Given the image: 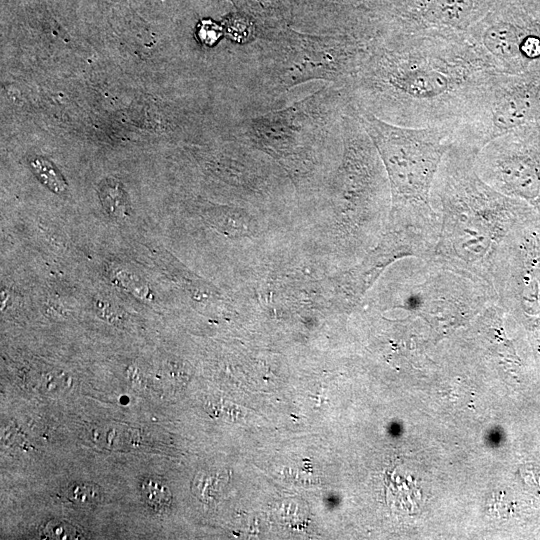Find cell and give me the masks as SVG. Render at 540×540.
Masks as SVG:
<instances>
[{"mask_svg": "<svg viewBox=\"0 0 540 540\" xmlns=\"http://www.w3.org/2000/svg\"><path fill=\"white\" fill-rule=\"evenodd\" d=\"M99 198L106 212L114 218H124L128 212L125 191L115 179H105L99 185Z\"/></svg>", "mask_w": 540, "mask_h": 540, "instance_id": "cell-8", "label": "cell"}, {"mask_svg": "<svg viewBox=\"0 0 540 540\" xmlns=\"http://www.w3.org/2000/svg\"><path fill=\"white\" fill-rule=\"evenodd\" d=\"M67 495L73 503L83 507H92L102 500L100 487L90 482L72 484Z\"/></svg>", "mask_w": 540, "mask_h": 540, "instance_id": "cell-12", "label": "cell"}, {"mask_svg": "<svg viewBox=\"0 0 540 540\" xmlns=\"http://www.w3.org/2000/svg\"><path fill=\"white\" fill-rule=\"evenodd\" d=\"M226 33L228 37L238 43L247 42L254 35L252 24L241 17H234L226 23Z\"/></svg>", "mask_w": 540, "mask_h": 540, "instance_id": "cell-14", "label": "cell"}, {"mask_svg": "<svg viewBox=\"0 0 540 540\" xmlns=\"http://www.w3.org/2000/svg\"><path fill=\"white\" fill-rule=\"evenodd\" d=\"M496 3L509 6L540 20V0H497Z\"/></svg>", "mask_w": 540, "mask_h": 540, "instance_id": "cell-16", "label": "cell"}, {"mask_svg": "<svg viewBox=\"0 0 540 540\" xmlns=\"http://www.w3.org/2000/svg\"><path fill=\"white\" fill-rule=\"evenodd\" d=\"M196 36L203 45L213 46L221 38L222 29L212 20H202L197 26Z\"/></svg>", "mask_w": 540, "mask_h": 540, "instance_id": "cell-15", "label": "cell"}, {"mask_svg": "<svg viewBox=\"0 0 540 540\" xmlns=\"http://www.w3.org/2000/svg\"><path fill=\"white\" fill-rule=\"evenodd\" d=\"M474 166L494 189L540 206V121L488 142L476 155Z\"/></svg>", "mask_w": 540, "mask_h": 540, "instance_id": "cell-5", "label": "cell"}, {"mask_svg": "<svg viewBox=\"0 0 540 540\" xmlns=\"http://www.w3.org/2000/svg\"><path fill=\"white\" fill-rule=\"evenodd\" d=\"M347 113L361 123L384 165L391 196L388 223L438 239L441 222L431 189L455 130L399 126L353 105Z\"/></svg>", "mask_w": 540, "mask_h": 540, "instance_id": "cell-3", "label": "cell"}, {"mask_svg": "<svg viewBox=\"0 0 540 540\" xmlns=\"http://www.w3.org/2000/svg\"><path fill=\"white\" fill-rule=\"evenodd\" d=\"M540 121V60L518 74L495 73L473 112L452 136L476 154L491 140Z\"/></svg>", "mask_w": 540, "mask_h": 540, "instance_id": "cell-4", "label": "cell"}, {"mask_svg": "<svg viewBox=\"0 0 540 540\" xmlns=\"http://www.w3.org/2000/svg\"><path fill=\"white\" fill-rule=\"evenodd\" d=\"M30 167L39 181L54 193L61 195L67 191L63 175L48 159L36 156L30 161Z\"/></svg>", "mask_w": 540, "mask_h": 540, "instance_id": "cell-9", "label": "cell"}, {"mask_svg": "<svg viewBox=\"0 0 540 540\" xmlns=\"http://www.w3.org/2000/svg\"><path fill=\"white\" fill-rule=\"evenodd\" d=\"M497 72L468 32L383 23L354 79L351 104L399 126L456 130Z\"/></svg>", "mask_w": 540, "mask_h": 540, "instance_id": "cell-1", "label": "cell"}, {"mask_svg": "<svg viewBox=\"0 0 540 540\" xmlns=\"http://www.w3.org/2000/svg\"><path fill=\"white\" fill-rule=\"evenodd\" d=\"M95 307L98 315L109 322L117 320L120 317L117 308L110 301L98 299Z\"/></svg>", "mask_w": 540, "mask_h": 540, "instance_id": "cell-17", "label": "cell"}, {"mask_svg": "<svg viewBox=\"0 0 540 540\" xmlns=\"http://www.w3.org/2000/svg\"><path fill=\"white\" fill-rule=\"evenodd\" d=\"M476 155L451 141L442 158L431 189L441 222L431 259L492 284L494 259L522 212V200L486 183L475 169Z\"/></svg>", "mask_w": 540, "mask_h": 540, "instance_id": "cell-2", "label": "cell"}, {"mask_svg": "<svg viewBox=\"0 0 540 540\" xmlns=\"http://www.w3.org/2000/svg\"><path fill=\"white\" fill-rule=\"evenodd\" d=\"M42 535L45 539L71 540L79 539L81 534L78 529L70 523L62 520H53L44 526Z\"/></svg>", "mask_w": 540, "mask_h": 540, "instance_id": "cell-13", "label": "cell"}, {"mask_svg": "<svg viewBox=\"0 0 540 540\" xmlns=\"http://www.w3.org/2000/svg\"><path fill=\"white\" fill-rule=\"evenodd\" d=\"M113 283L142 300H150L152 292L149 285L140 276L126 269L117 268L111 273Z\"/></svg>", "mask_w": 540, "mask_h": 540, "instance_id": "cell-11", "label": "cell"}, {"mask_svg": "<svg viewBox=\"0 0 540 540\" xmlns=\"http://www.w3.org/2000/svg\"><path fill=\"white\" fill-rule=\"evenodd\" d=\"M468 34L498 70L518 74L540 60V20L496 3Z\"/></svg>", "mask_w": 540, "mask_h": 540, "instance_id": "cell-6", "label": "cell"}, {"mask_svg": "<svg viewBox=\"0 0 540 540\" xmlns=\"http://www.w3.org/2000/svg\"><path fill=\"white\" fill-rule=\"evenodd\" d=\"M497 0H380L378 11L388 23L468 32Z\"/></svg>", "mask_w": 540, "mask_h": 540, "instance_id": "cell-7", "label": "cell"}, {"mask_svg": "<svg viewBox=\"0 0 540 540\" xmlns=\"http://www.w3.org/2000/svg\"><path fill=\"white\" fill-rule=\"evenodd\" d=\"M141 494L146 504L156 512L166 511L172 502L168 486L157 477H149L142 482Z\"/></svg>", "mask_w": 540, "mask_h": 540, "instance_id": "cell-10", "label": "cell"}]
</instances>
